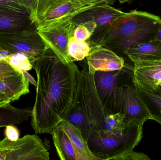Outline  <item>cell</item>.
Returning <instances> with one entry per match:
<instances>
[{
  "mask_svg": "<svg viewBox=\"0 0 161 160\" xmlns=\"http://www.w3.org/2000/svg\"><path fill=\"white\" fill-rule=\"evenodd\" d=\"M133 67L125 65L120 70L97 71L94 74L97 95L109 114L119 113V90L133 82Z\"/></svg>",
  "mask_w": 161,
  "mask_h": 160,
  "instance_id": "obj_6",
  "label": "cell"
},
{
  "mask_svg": "<svg viewBox=\"0 0 161 160\" xmlns=\"http://www.w3.org/2000/svg\"><path fill=\"white\" fill-rule=\"evenodd\" d=\"M126 13L110 5H103L81 12L74 18L72 21L75 27L86 22L94 23L96 29L87 41L92 46H100L114 21Z\"/></svg>",
  "mask_w": 161,
  "mask_h": 160,
  "instance_id": "obj_9",
  "label": "cell"
},
{
  "mask_svg": "<svg viewBox=\"0 0 161 160\" xmlns=\"http://www.w3.org/2000/svg\"><path fill=\"white\" fill-rule=\"evenodd\" d=\"M32 28L36 27L28 10L0 8V35Z\"/></svg>",
  "mask_w": 161,
  "mask_h": 160,
  "instance_id": "obj_14",
  "label": "cell"
},
{
  "mask_svg": "<svg viewBox=\"0 0 161 160\" xmlns=\"http://www.w3.org/2000/svg\"><path fill=\"white\" fill-rule=\"evenodd\" d=\"M119 113L124 116L126 126L133 123L144 124L151 119L142 100L133 82L120 88L119 92Z\"/></svg>",
  "mask_w": 161,
  "mask_h": 160,
  "instance_id": "obj_11",
  "label": "cell"
},
{
  "mask_svg": "<svg viewBox=\"0 0 161 160\" xmlns=\"http://www.w3.org/2000/svg\"><path fill=\"white\" fill-rule=\"evenodd\" d=\"M32 108H17L8 104L0 106V128L19 125L31 117Z\"/></svg>",
  "mask_w": 161,
  "mask_h": 160,
  "instance_id": "obj_19",
  "label": "cell"
},
{
  "mask_svg": "<svg viewBox=\"0 0 161 160\" xmlns=\"http://www.w3.org/2000/svg\"><path fill=\"white\" fill-rule=\"evenodd\" d=\"M143 124L133 123L122 134H112L104 131L93 132L87 141L89 148L97 157L110 160L133 150L143 137Z\"/></svg>",
  "mask_w": 161,
  "mask_h": 160,
  "instance_id": "obj_5",
  "label": "cell"
},
{
  "mask_svg": "<svg viewBox=\"0 0 161 160\" xmlns=\"http://www.w3.org/2000/svg\"><path fill=\"white\" fill-rule=\"evenodd\" d=\"M92 36V34L87 27L83 24L75 27L73 37L76 39L82 41H87Z\"/></svg>",
  "mask_w": 161,
  "mask_h": 160,
  "instance_id": "obj_25",
  "label": "cell"
},
{
  "mask_svg": "<svg viewBox=\"0 0 161 160\" xmlns=\"http://www.w3.org/2000/svg\"><path fill=\"white\" fill-rule=\"evenodd\" d=\"M11 101L3 94L0 93V106H5L10 104Z\"/></svg>",
  "mask_w": 161,
  "mask_h": 160,
  "instance_id": "obj_28",
  "label": "cell"
},
{
  "mask_svg": "<svg viewBox=\"0 0 161 160\" xmlns=\"http://www.w3.org/2000/svg\"><path fill=\"white\" fill-rule=\"evenodd\" d=\"M112 0H26L25 6L37 30L72 20L90 8L113 4Z\"/></svg>",
  "mask_w": 161,
  "mask_h": 160,
  "instance_id": "obj_4",
  "label": "cell"
},
{
  "mask_svg": "<svg viewBox=\"0 0 161 160\" xmlns=\"http://www.w3.org/2000/svg\"><path fill=\"white\" fill-rule=\"evenodd\" d=\"M161 22L160 17L145 11L127 12L114 21L100 46L123 57L136 44L154 39Z\"/></svg>",
  "mask_w": 161,
  "mask_h": 160,
  "instance_id": "obj_3",
  "label": "cell"
},
{
  "mask_svg": "<svg viewBox=\"0 0 161 160\" xmlns=\"http://www.w3.org/2000/svg\"><path fill=\"white\" fill-rule=\"evenodd\" d=\"M4 134L5 138L11 142H16L19 138L20 133L19 129L15 125H10L5 127Z\"/></svg>",
  "mask_w": 161,
  "mask_h": 160,
  "instance_id": "obj_27",
  "label": "cell"
},
{
  "mask_svg": "<svg viewBox=\"0 0 161 160\" xmlns=\"http://www.w3.org/2000/svg\"><path fill=\"white\" fill-rule=\"evenodd\" d=\"M138 91L148 110L151 119L161 125V86H159L154 92Z\"/></svg>",
  "mask_w": 161,
  "mask_h": 160,
  "instance_id": "obj_20",
  "label": "cell"
},
{
  "mask_svg": "<svg viewBox=\"0 0 161 160\" xmlns=\"http://www.w3.org/2000/svg\"><path fill=\"white\" fill-rule=\"evenodd\" d=\"M22 71L7 59H0V79L20 74Z\"/></svg>",
  "mask_w": 161,
  "mask_h": 160,
  "instance_id": "obj_23",
  "label": "cell"
},
{
  "mask_svg": "<svg viewBox=\"0 0 161 160\" xmlns=\"http://www.w3.org/2000/svg\"><path fill=\"white\" fill-rule=\"evenodd\" d=\"M82 67L73 102L63 120L79 130L87 142L92 133L104 130L105 117L109 114L97 95L94 74L89 71L86 61H83Z\"/></svg>",
  "mask_w": 161,
  "mask_h": 160,
  "instance_id": "obj_2",
  "label": "cell"
},
{
  "mask_svg": "<svg viewBox=\"0 0 161 160\" xmlns=\"http://www.w3.org/2000/svg\"><path fill=\"white\" fill-rule=\"evenodd\" d=\"M47 48L36 28L0 35V50L11 55H24L31 64L41 57Z\"/></svg>",
  "mask_w": 161,
  "mask_h": 160,
  "instance_id": "obj_7",
  "label": "cell"
},
{
  "mask_svg": "<svg viewBox=\"0 0 161 160\" xmlns=\"http://www.w3.org/2000/svg\"><path fill=\"white\" fill-rule=\"evenodd\" d=\"M110 160H151L148 156L141 153L135 151H130L125 155L117 157Z\"/></svg>",
  "mask_w": 161,
  "mask_h": 160,
  "instance_id": "obj_26",
  "label": "cell"
},
{
  "mask_svg": "<svg viewBox=\"0 0 161 160\" xmlns=\"http://www.w3.org/2000/svg\"><path fill=\"white\" fill-rule=\"evenodd\" d=\"M0 151L5 160H50L49 148L36 134L14 142L5 137L0 141Z\"/></svg>",
  "mask_w": 161,
  "mask_h": 160,
  "instance_id": "obj_8",
  "label": "cell"
},
{
  "mask_svg": "<svg viewBox=\"0 0 161 160\" xmlns=\"http://www.w3.org/2000/svg\"><path fill=\"white\" fill-rule=\"evenodd\" d=\"M133 83L139 91H156L159 86H161V61L134 63Z\"/></svg>",
  "mask_w": 161,
  "mask_h": 160,
  "instance_id": "obj_12",
  "label": "cell"
},
{
  "mask_svg": "<svg viewBox=\"0 0 161 160\" xmlns=\"http://www.w3.org/2000/svg\"><path fill=\"white\" fill-rule=\"evenodd\" d=\"M124 116L120 113L109 114L105 117L104 131L112 134H122L126 128Z\"/></svg>",
  "mask_w": 161,
  "mask_h": 160,
  "instance_id": "obj_22",
  "label": "cell"
},
{
  "mask_svg": "<svg viewBox=\"0 0 161 160\" xmlns=\"http://www.w3.org/2000/svg\"><path fill=\"white\" fill-rule=\"evenodd\" d=\"M58 126L67 133L82 160H103L97 157L92 152L79 130L64 120Z\"/></svg>",
  "mask_w": 161,
  "mask_h": 160,
  "instance_id": "obj_18",
  "label": "cell"
},
{
  "mask_svg": "<svg viewBox=\"0 0 161 160\" xmlns=\"http://www.w3.org/2000/svg\"><path fill=\"white\" fill-rule=\"evenodd\" d=\"M29 92V80L23 71L20 74L0 79V93L5 95L11 102L19 100Z\"/></svg>",
  "mask_w": 161,
  "mask_h": 160,
  "instance_id": "obj_15",
  "label": "cell"
},
{
  "mask_svg": "<svg viewBox=\"0 0 161 160\" xmlns=\"http://www.w3.org/2000/svg\"><path fill=\"white\" fill-rule=\"evenodd\" d=\"M154 39L161 43V22L159 23L158 26L155 34Z\"/></svg>",
  "mask_w": 161,
  "mask_h": 160,
  "instance_id": "obj_29",
  "label": "cell"
},
{
  "mask_svg": "<svg viewBox=\"0 0 161 160\" xmlns=\"http://www.w3.org/2000/svg\"><path fill=\"white\" fill-rule=\"evenodd\" d=\"M31 65L37 79L31 125L36 134H51L72 105L80 70L74 63L62 62L48 48Z\"/></svg>",
  "mask_w": 161,
  "mask_h": 160,
  "instance_id": "obj_1",
  "label": "cell"
},
{
  "mask_svg": "<svg viewBox=\"0 0 161 160\" xmlns=\"http://www.w3.org/2000/svg\"><path fill=\"white\" fill-rule=\"evenodd\" d=\"M75 26L72 20L37 30L39 34L48 48L63 63H74L69 54V41L73 36Z\"/></svg>",
  "mask_w": 161,
  "mask_h": 160,
  "instance_id": "obj_10",
  "label": "cell"
},
{
  "mask_svg": "<svg viewBox=\"0 0 161 160\" xmlns=\"http://www.w3.org/2000/svg\"><path fill=\"white\" fill-rule=\"evenodd\" d=\"M86 59L89 71L93 74L97 71L120 70L125 65L124 58L100 46H92V51Z\"/></svg>",
  "mask_w": 161,
  "mask_h": 160,
  "instance_id": "obj_13",
  "label": "cell"
},
{
  "mask_svg": "<svg viewBox=\"0 0 161 160\" xmlns=\"http://www.w3.org/2000/svg\"><path fill=\"white\" fill-rule=\"evenodd\" d=\"M126 55L134 63L161 61V43L154 38L145 40L130 48Z\"/></svg>",
  "mask_w": 161,
  "mask_h": 160,
  "instance_id": "obj_16",
  "label": "cell"
},
{
  "mask_svg": "<svg viewBox=\"0 0 161 160\" xmlns=\"http://www.w3.org/2000/svg\"><path fill=\"white\" fill-rule=\"evenodd\" d=\"M60 160H83L65 132L58 126L51 133Z\"/></svg>",
  "mask_w": 161,
  "mask_h": 160,
  "instance_id": "obj_17",
  "label": "cell"
},
{
  "mask_svg": "<svg viewBox=\"0 0 161 160\" xmlns=\"http://www.w3.org/2000/svg\"><path fill=\"white\" fill-rule=\"evenodd\" d=\"M3 8L28 10L25 5V0H0V8Z\"/></svg>",
  "mask_w": 161,
  "mask_h": 160,
  "instance_id": "obj_24",
  "label": "cell"
},
{
  "mask_svg": "<svg viewBox=\"0 0 161 160\" xmlns=\"http://www.w3.org/2000/svg\"><path fill=\"white\" fill-rule=\"evenodd\" d=\"M0 160H5L4 156L1 151H0Z\"/></svg>",
  "mask_w": 161,
  "mask_h": 160,
  "instance_id": "obj_30",
  "label": "cell"
},
{
  "mask_svg": "<svg viewBox=\"0 0 161 160\" xmlns=\"http://www.w3.org/2000/svg\"><path fill=\"white\" fill-rule=\"evenodd\" d=\"M69 54L73 62L81 61L88 56L92 49V46L87 41H82L72 37L69 41Z\"/></svg>",
  "mask_w": 161,
  "mask_h": 160,
  "instance_id": "obj_21",
  "label": "cell"
}]
</instances>
